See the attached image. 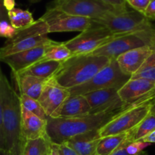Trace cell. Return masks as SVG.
Wrapping results in <instances>:
<instances>
[{"label": "cell", "mask_w": 155, "mask_h": 155, "mask_svg": "<svg viewBox=\"0 0 155 155\" xmlns=\"http://www.w3.org/2000/svg\"><path fill=\"white\" fill-rule=\"evenodd\" d=\"M132 105L114 110L95 114H89L75 117H48L46 135L50 142L61 145L77 135L100 130Z\"/></svg>", "instance_id": "6da1fadb"}, {"label": "cell", "mask_w": 155, "mask_h": 155, "mask_svg": "<svg viewBox=\"0 0 155 155\" xmlns=\"http://www.w3.org/2000/svg\"><path fill=\"white\" fill-rule=\"evenodd\" d=\"M112 59L93 54H74L61 62L51 79L66 89L77 87L90 80Z\"/></svg>", "instance_id": "7a4b0ae2"}, {"label": "cell", "mask_w": 155, "mask_h": 155, "mask_svg": "<svg viewBox=\"0 0 155 155\" xmlns=\"http://www.w3.org/2000/svg\"><path fill=\"white\" fill-rule=\"evenodd\" d=\"M2 124L5 150L10 151L23 139L21 134V104L20 95L13 89L5 74L2 79Z\"/></svg>", "instance_id": "3957f363"}, {"label": "cell", "mask_w": 155, "mask_h": 155, "mask_svg": "<svg viewBox=\"0 0 155 155\" xmlns=\"http://www.w3.org/2000/svg\"><path fill=\"white\" fill-rule=\"evenodd\" d=\"M148 45H155V26L147 30L116 36L91 54L117 59L127 51Z\"/></svg>", "instance_id": "277c9868"}, {"label": "cell", "mask_w": 155, "mask_h": 155, "mask_svg": "<svg viewBox=\"0 0 155 155\" xmlns=\"http://www.w3.org/2000/svg\"><path fill=\"white\" fill-rule=\"evenodd\" d=\"M131 77L122 72L116 59H112L110 63L95 74L86 83L68 89L72 95H86L89 92L99 89H120L130 80Z\"/></svg>", "instance_id": "5b68a950"}, {"label": "cell", "mask_w": 155, "mask_h": 155, "mask_svg": "<svg viewBox=\"0 0 155 155\" xmlns=\"http://www.w3.org/2000/svg\"><path fill=\"white\" fill-rule=\"evenodd\" d=\"M152 100H142L130 106L99 130L101 138L124 134L138 125L151 112Z\"/></svg>", "instance_id": "8992f818"}, {"label": "cell", "mask_w": 155, "mask_h": 155, "mask_svg": "<svg viewBox=\"0 0 155 155\" xmlns=\"http://www.w3.org/2000/svg\"><path fill=\"white\" fill-rule=\"evenodd\" d=\"M92 21L107 27L115 36L147 30L155 26L144 14L133 9L121 13L112 14Z\"/></svg>", "instance_id": "52a82bcc"}, {"label": "cell", "mask_w": 155, "mask_h": 155, "mask_svg": "<svg viewBox=\"0 0 155 155\" xmlns=\"http://www.w3.org/2000/svg\"><path fill=\"white\" fill-rule=\"evenodd\" d=\"M51 7L69 15L92 20L126 12L106 4L101 0H54Z\"/></svg>", "instance_id": "ba28073f"}, {"label": "cell", "mask_w": 155, "mask_h": 155, "mask_svg": "<svg viewBox=\"0 0 155 155\" xmlns=\"http://www.w3.org/2000/svg\"><path fill=\"white\" fill-rule=\"evenodd\" d=\"M115 36L107 27L93 21L89 29L64 43L73 55L90 54L110 42Z\"/></svg>", "instance_id": "9c48e42d"}, {"label": "cell", "mask_w": 155, "mask_h": 155, "mask_svg": "<svg viewBox=\"0 0 155 155\" xmlns=\"http://www.w3.org/2000/svg\"><path fill=\"white\" fill-rule=\"evenodd\" d=\"M41 18L47 24L48 33L83 32L89 29L93 24V21L90 18L69 15L53 7L47 8Z\"/></svg>", "instance_id": "30bf717a"}, {"label": "cell", "mask_w": 155, "mask_h": 155, "mask_svg": "<svg viewBox=\"0 0 155 155\" xmlns=\"http://www.w3.org/2000/svg\"><path fill=\"white\" fill-rule=\"evenodd\" d=\"M119 89L114 88L99 89L83 95L86 96L91 107L90 114L114 110L117 109L132 105L124 103L118 95Z\"/></svg>", "instance_id": "8fae6325"}, {"label": "cell", "mask_w": 155, "mask_h": 155, "mask_svg": "<svg viewBox=\"0 0 155 155\" xmlns=\"http://www.w3.org/2000/svg\"><path fill=\"white\" fill-rule=\"evenodd\" d=\"M70 96L71 94L68 89L58 86L51 78L45 83L38 101L47 116L50 117Z\"/></svg>", "instance_id": "7c38bea8"}, {"label": "cell", "mask_w": 155, "mask_h": 155, "mask_svg": "<svg viewBox=\"0 0 155 155\" xmlns=\"http://www.w3.org/2000/svg\"><path fill=\"white\" fill-rule=\"evenodd\" d=\"M155 89V82L146 79H132L118 90L120 99L127 104H136Z\"/></svg>", "instance_id": "4fadbf2b"}, {"label": "cell", "mask_w": 155, "mask_h": 155, "mask_svg": "<svg viewBox=\"0 0 155 155\" xmlns=\"http://www.w3.org/2000/svg\"><path fill=\"white\" fill-rule=\"evenodd\" d=\"M155 50V45L141 47L127 51L116 59L124 74L131 77L136 74Z\"/></svg>", "instance_id": "5bb4252c"}, {"label": "cell", "mask_w": 155, "mask_h": 155, "mask_svg": "<svg viewBox=\"0 0 155 155\" xmlns=\"http://www.w3.org/2000/svg\"><path fill=\"white\" fill-rule=\"evenodd\" d=\"M45 45L10 54L0 58L2 62L8 65L12 74H19L42 59L45 52Z\"/></svg>", "instance_id": "9a60e30c"}, {"label": "cell", "mask_w": 155, "mask_h": 155, "mask_svg": "<svg viewBox=\"0 0 155 155\" xmlns=\"http://www.w3.org/2000/svg\"><path fill=\"white\" fill-rule=\"evenodd\" d=\"M91 107L86 96L83 95H72L53 113V118H68L89 114Z\"/></svg>", "instance_id": "2e32d148"}, {"label": "cell", "mask_w": 155, "mask_h": 155, "mask_svg": "<svg viewBox=\"0 0 155 155\" xmlns=\"http://www.w3.org/2000/svg\"><path fill=\"white\" fill-rule=\"evenodd\" d=\"M52 42L53 40L49 39L47 35L24 38L17 41L7 39L4 45L0 48V58L21 51L47 45Z\"/></svg>", "instance_id": "e0dca14e"}, {"label": "cell", "mask_w": 155, "mask_h": 155, "mask_svg": "<svg viewBox=\"0 0 155 155\" xmlns=\"http://www.w3.org/2000/svg\"><path fill=\"white\" fill-rule=\"evenodd\" d=\"M47 120L21 107V134L25 140L46 136Z\"/></svg>", "instance_id": "ac0fdd59"}, {"label": "cell", "mask_w": 155, "mask_h": 155, "mask_svg": "<svg viewBox=\"0 0 155 155\" xmlns=\"http://www.w3.org/2000/svg\"><path fill=\"white\" fill-rule=\"evenodd\" d=\"M101 139L99 130H93L74 136L65 143L76 151L79 155H95Z\"/></svg>", "instance_id": "d6986e66"}, {"label": "cell", "mask_w": 155, "mask_h": 155, "mask_svg": "<svg viewBox=\"0 0 155 155\" xmlns=\"http://www.w3.org/2000/svg\"><path fill=\"white\" fill-rule=\"evenodd\" d=\"M19 90L20 95L38 100L48 80L38 78L22 74H12Z\"/></svg>", "instance_id": "ffe728a7"}, {"label": "cell", "mask_w": 155, "mask_h": 155, "mask_svg": "<svg viewBox=\"0 0 155 155\" xmlns=\"http://www.w3.org/2000/svg\"><path fill=\"white\" fill-rule=\"evenodd\" d=\"M61 62L54 61H39L19 74L49 80L54 76Z\"/></svg>", "instance_id": "44dd1931"}, {"label": "cell", "mask_w": 155, "mask_h": 155, "mask_svg": "<svg viewBox=\"0 0 155 155\" xmlns=\"http://www.w3.org/2000/svg\"><path fill=\"white\" fill-rule=\"evenodd\" d=\"M155 130V114L150 112L136 127L127 133V139L130 142L142 140Z\"/></svg>", "instance_id": "7402d4cb"}, {"label": "cell", "mask_w": 155, "mask_h": 155, "mask_svg": "<svg viewBox=\"0 0 155 155\" xmlns=\"http://www.w3.org/2000/svg\"><path fill=\"white\" fill-rule=\"evenodd\" d=\"M72 53L66 46L64 42H58L53 41L45 45L43 57L40 61H54L63 62L72 56Z\"/></svg>", "instance_id": "603a6c76"}, {"label": "cell", "mask_w": 155, "mask_h": 155, "mask_svg": "<svg viewBox=\"0 0 155 155\" xmlns=\"http://www.w3.org/2000/svg\"><path fill=\"white\" fill-rule=\"evenodd\" d=\"M127 139V133L101 138L95 155H111Z\"/></svg>", "instance_id": "cb8c5ba5"}, {"label": "cell", "mask_w": 155, "mask_h": 155, "mask_svg": "<svg viewBox=\"0 0 155 155\" xmlns=\"http://www.w3.org/2000/svg\"><path fill=\"white\" fill-rule=\"evenodd\" d=\"M50 141L48 136L25 140L23 155H45L49 153Z\"/></svg>", "instance_id": "d4e9b609"}, {"label": "cell", "mask_w": 155, "mask_h": 155, "mask_svg": "<svg viewBox=\"0 0 155 155\" xmlns=\"http://www.w3.org/2000/svg\"><path fill=\"white\" fill-rule=\"evenodd\" d=\"M8 15L9 22L16 30H21L28 27L35 21L30 11L23 10L18 8H15L8 12Z\"/></svg>", "instance_id": "484cf974"}, {"label": "cell", "mask_w": 155, "mask_h": 155, "mask_svg": "<svg viewBox=\"0 0 155 155\" xmlns=\"http://www.w3.org/2000/svg\"><path fill=\"white\" fill-rule=\"evenodd\" d=\"M131 78H142L155 82V50L147 58L140 69L132 76Z\"/></svg>", "instance_id": "4316f807"}, {"label": "cell", "mask_w": 155, "mask_h": 155, "mask_svg": "<svg viewBox=\"0 0 155 155\" xmlns=\"http://www.w3.org/2000/svg\"><path fill=\"white\" fill-rule=\"evenodd\" d=\"M19 95L20 99H21V107L25 108L28 111L31 112L33 114L36 115L37 117H40L41 119L44 120H48V117L47 116L45 110L42 108V105H41L38 100L24 95Z\"/></svg>", "instance_id": "83f0119b"}, {"label": "cell", "mask_w": 155, "mask_h": 155, "mask_svg": "<svg viewBox=\"0 0 155 155\" xmlns=\"http://www.w3.org/2000/svg\"><path fill=\"white\" fill-rule=\"evenodd\" d=\"M151 145L148 142H142V141H136V142H130L127 139V146L126 150L127 153L130 155H139L143 151L146 147Z\"/></svg>", "instance_id": "f1b7e54d"}, {"label": "cell", "mask_w": 155, "mask_h": 155, "mask_svg": "<svg viewBox=\"0 0 155 155\" xmlns=\"http://www.w3.org/2000/svg\"><path fill=\"white\" fill-rule=\"evenodd\" d=\"M17 30L14 28L9 21H0V37H5L7 39L13 37Z\"/></svg>", "instance_id": "f546056e"}, {"label": "cell", "mask_w": 155, "mask_h": 155, "mask_svg": "<svg viewBox=\"0 0 155 155\" xmlns=\"http://www.w3.org/2000/svg\"><path fill=\"white\" fill-rule=\"evenodd\" d=\"M3 75L4 74H3L1 64H0V150H5L4 132H3L2 124V79Z\"/></svg>", "instance_id": "4dcf8cb0"}, {"label": "cell", "mask_w": 155, "mask_h": 155, "mask_svg": "<svg viewBox=\"0 0 155 155\" xmlns=\"http://www.w3.org/2000/svg\"><path fill=\"white\" fill-rule=\"evenodd\" d=\"M151 1V0H127V3L133 10L145 14Z\"/></svg>", "instance_id": "1f68e13d"}, {"label": "cell", "mask_w": 155, "mask_h": 155, "mask_svg": "<svg viewBox=\"0 0 155 155\" xmlns=\"http://www.w3.org/2000/svg\"><path fill=\"white\" fill-rule=\"evenodd\" d=\"M101 1L121 11L128 10L127 0H101Z\"/></svg>", "instance_id": "d6a6232c"}, {"label": "cell", "mask_w": 155, "mask_h": 155, "mask_svg": "<svg viewBox=\"0 0 155 155\" xmlns=\"http://www.w3.org/2000/svg\"><path fill=\"white\" fill-rule=\"evenodd\" d=\"M144 15L150 21L155 20V0H151Z\"/></svg>", "instance_id": "836d02e7"}, {"label": "cell", "mask_w": 155, "mask_h": 155, "mask_svg": "<svg viewBox=\"0 0 155 155\" xmlns=\"http://www.w3.org/2000/svg\"><path fill=\"white\" fill-rule=\"evenodd\" d=\"M25 142V139H23L21 142L17 143L11 150V155H23V148Z\"/></svg>", "instance_id": "e575fe53"}, {"label": "cell", "mask_w": 155, "mask_h": 155, "mask_svg": "<svg viewBox=\"0 0 155 155\" xmlns=\"http://www.w3.org/2000/svg\"><path fill=\"white\" fill-rule=\"evenodd\" d=\"M48 155H64L60 145L50 142L49 153Z\"/></svg>", "instance_id": "d590c367"}, {"label": "cell", "mask_w": 155, "mask_h": 155, "mask_svg": "<svg viewBox=\"0 0 155 155\" xmlns=\"http://www.w3.org/2000/svg\"><path fill=\"white\" fill-rule=\"evenodd\" d=\"M9 21L8 11L4 6V0H0V21Z\"/></svg>", "instance_id": "8d00e7d4"}, {"label": "cell", "mask_w": 155, "mask_h": 155, "mask_svg": "<svg viewBox=\"0 0 155 155\" xmlns=\"http://www.w3.org/2000/svg\"><path fill=\"white\" fill-rule=\"evenodd\" d=\"M126 146H127V139L120 145L117 149H116L112 153L111 155H130L127 153V150H126ZM139 155H141V154Z\"/></svg>", "instance_id": "74e56055"}, {"label": "cell", "mask_w": 155, "mask_h": 155, "mask_svg": "<svg viewBox=\"0 0 155 155\" xmlns=\"http://www.w3.org/2000/svg\"><path fill=\"white\" fill-rule=\"evenodd\" d=\"M62 151H63L64 155H79L76 152V151H74L72 148L69 146L67 143H63L60 145Z\"/></svg>", "instance_id": "f35d334b"}, {"label": "cell", "mask_w": 155, "mask_h": 155, "mask_svg": "<svg viewBox=\"0 0 155 155\" xmlns=\"http://www.w3.org/2000/svg\"><path fill=\"white\" fill-rule=\"evenodd\" d=\"M4 6L8 12L15 8V0H4Z\"/></svg>", "instance_id": "ab89813d"}, {"label": "cell", "mask_w": 155, "mask_h": 155, "mask_svg": "<svg viewBox=\"0 0 155 155\" xmlns=\"http://www.w3.org/2000/svg\"><path fill=\"white\" fill-rule=\"evenodd\" d=\"M141 141L145 142H148V143H150V144L155 143V130L154 131H153L151 133H150L149 135L145 136V137Z\"/></svg>", "instance_id": "60d3db41"}, {"label": "cell", "mask_w": 155, "mask_h": 155, "mask_svg": "<svg viewBox=\"0 0 155 155\" xmlns=\"http://www.w3.org/2000/svg\"><path fill=\"white\" fill-rule=\"evenodd\" d=\"M151 112L154 114H155V98L154 99H152V101H151Z\"/></svg>", "instance_id": "b9f144b4"}, {"label": "cell", "mask_w": 155, "mask_h": 155, "mask_svg": "<svg viewBox=\"0 0 155 155\" xmlns=\"http://www.w3.org/2000/svg\"><path fill=\"white\" fill-rule=\"evenodd\" d=\"M147 96H148L149 98H151V99H154L155 98V89L154 91H152L151 92H150V93L148 94Z\"/></svg>", "instance_id": "7bdbcfd3"}, {"label": "cell", "mask_w": 155, "mask_h": 155, "mask_svg": "<svg viewBox=\"0 0 155 155\" xmlns=\"http://www.w3.org/2000/svg\"><path fill=\"white\" fill-rule=\"evenodd\" d=\"M0 155H11V151L6 150H0Z\"/></svg>", "instance_id": "ee69618b"}, {"label": "cell", "mask_w": 155, "mask_h": 155, "mask_svg": "<svg viewBox=\"0 0 155 155\" xmlns=\"http://www.w3.org/2000/svg\"><path fill=\"white\" fill-rule=\"evenodd\" d=\"M29 1L32 3H36V2H39L40 0H29Z\"/></svg>", "instance_id": "f6af8a7d"}, {"label": "cell", "mask_w": 155, "mask_h": 155, "mask_svg": "<svg viewBox=\"0 0 155 155\" xmlns=\"http://www.w3.org/2000/svg\"><path fill=\"white\" fill-rule=\"evenodd\" d=\"M141 155H147V153L145 152V151H142V152L141 153Z\"/></svg>", "instance_id": "bcb514c9"}, {"label": "cell", "mask_w": 155, "mask_h": 155, "mask_svg": "<svg viewBox=\"0 0 155 155\" xmlns=\"http://www.w3.org/2000/svg\"><path fill=\"white\" fill-rule=\"evenodd\" d=\"M45 155H48V154H45Z\"/></svg>", "instance_id": "7dc6e473"}]
</instances>
